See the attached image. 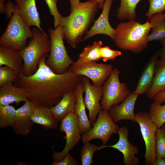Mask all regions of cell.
I'll use <instances>...</instances> for the list:
<instances>
[{"instance_id":"4316f807","label":"cell","mask_w":165,"mask_h":165,"mask_svg":"<svg viewBox=\"0 0 165 165\" xmlns=\"http://www.w3.org/2000/svg\"><path fill=\"white\" fill-rule=\"evenodd\" d=\"M104 44L101 41L94 42L92 45L84 48L79 54L78 59L83 62L96 61L102 59L100 54L101 48Z\"/></svg>"},{"instance_id":"ab89813d","label":"cell","mask_w":165,"mask_h":165,"mask_svg":"<svg viewBox=\"0 0 165 165\" xmlns=\"http://www.w3.org/2000/svg\"><path fill=\"white\" fill-rule=\"evenodd\" d=\"M163 46V47L158 51V54L160 59H165V45Z\"/></svg>"},{"instance_id":"6da1fadb","label":"cell","mask_w":165,"mask_h":165,"mask_svg":"<svg viewBox=\"0 0 165 165\" xmlns=\"http://www.w3.org/2000/svg\"><path fill=\"white\" fill-rule=\"evenodd\" d=\"M49 54L42 57L34 74L19 75L14 82L15 86L26 91L28 100L37 106L47 108L56 105L66 92L74 91L82 82L83 76L75 74L70 68L64 74L54 72L46 63Z\"/></svg>"},{"instance_id":"52a82bcc","label":"cell","mask_w":165,"mask_h":165,"mask_svg":"<svg viewBox=\"0 0 165 165\" xmlns=\"http://www.w3.org/2000/svg\"><path fill=\"white\" fill-rule=\"evenodd\" d=\"M117 68L113 69L103 85V95L100 102L102 110L108 111L113 106L119 104L131 94L124 83H121Z\"/></svg>"},{"instance_id":"ffe728a7","label":"cell","mask_w":165,"mask_h":165,"mask_svg":"<svg viewBox=\"0 0 165 165\" xmlns=\"http://www.w3.org/2000/svg\"><path fill=\"white\" fill-rule=\"evenodd\" d=\"M84 90V85L82 82L74 91L76 97L75 113L78 118L79 128L82 135L89 131L92 128L86 111V106L83 98Z\"/></svg>"},{"instance_id":"e575fe53","label":"cell","mask_w":165,"mask_h":165,"mask_svg":"<svg viewBox=\"0 0 165 165\" xmlns=\"http://www.w3.org/2000/svg\"><path fill=\"white\" fill-rule=\"evenodd\" d=\"M100 54L103 61H113L116 58L122 54L121 52L111 49L108 46H102L100 49Z\"/></svg>"},{"instance_id":"836d02e7","label":"cell","mask_w":165,"mask_h":165,"mask_svg":"<svg viewBox=\"0 0 165 165\" xmlns=\"http://www.w3.org/2000/svg\"><path fill=\"white\" fill-rule=\"evenodd\" d=\"M50 15L54 17V25L55 28L61 25V18L62 16L58 12L57 3L58 0H45Z\"/></svg>"},{"instance_id":"277c9868","label":"cell","mask_w":165,"mask_h":165,"mask_svg":"<svg viewBox=\"0 0 165 165\" xmlns=\"http://www.w3.org/2000/svg\"><path fill=\"white\" fill-rule=\"evenodd\" d=\"M32 31L33 35L28 44L20 51L24 62L22 74L27 76L36 72L42 57L44 54H49L50 48L48 35L35 26Z\"/></svg>"},{"instance_id":"9a60e30c","label":"cell","mask_w":165,"mask_h":165,"mask_svg":"<svg viewBox=\"0 0 165 165\" xmlns=\"http://www.w3.org/2000/svg\"><path fill=\"white\" fill-rule=\"evenodd\" d=\"M113 0H105L102 12L90 29L84 36L82 41L97 35L103 34L109 37L113 41L115 38V29L110 25L108 17Z\"/></svg>"},{"instance_id":"7402d4cb","label":"cell","mask_w":165,"mask_h":165,"mask_svg":"<svg viewBox=\"0 0 165 165\" xmlns=\"http://www.w3.org/2000/svg\"><path fill=\"white\" fill-rule=\"evenodd\" d=\"M76 97L74 91L65 93L61 101L55 105L50 108L59 123L68 114L74 113Z\"/></svg>"},{"instance_id":"4dcf8cb0","label":"cell","mask_w":165,"mask_h":165,"mask_svg":"<svg viewBox=\"0 0 165 165\" xmlns=\"http://www.w3.org/2000/svg\"><path fill=\"white\" fill-rule=\"evenodd\" d=\"M156 158H165V126L158 128L156 132Z\"/></svg>"},{"instance_id":"f6af8a7d","label":"cell","mask_w":165,"mask_h":165,"mask_svg":"<svg viewBox=\"0 0 165 165\" xmlns=\"http://www.w3.org/2000/svg\"><path fill=\"white\" fill-rule=\"evenodd\" d=\"M164 14V15H165V13Z\"/></svg>"},{"instance_id":"7bdbcfd3","label":"cell","mask_w":165,"mask_h":165,"mask_svg":"<svg viewBox=\"0 0 165 165\" xmlns=\"http://www.w3.org/2000/svg\"><path fill=\"white\" fill-rule=\"evenodd\" d=\"M97 2L99 5V9H102L105 0H93Z\"/></svg>"},{"instance_id":"2e32d148","label":"cell","mask_w":165,"mask_h":165,"mask_svg":"<svg viewBox=\"0 0 165 165\" xmlns=\"http://www.w3.org/2000/svg\"><path fill=\"white\" fill-rule=\"evenodd\" d=\"M138 96L133 92L122 102L113 106L108 110L111 118L115 123L121 120L134 121L135 117L134 106Z\"/></svg>"},{"instance_id":"8d00e7d4","label":"cell","mask_w":165,"mask_h":165,"mask_svg":"<svg viewBox=\"0 0 165 165\" xmlns=\"http://www.w3.org/2000/svg\"><path fill=\"white\" fill-rule=\"evenodd\" d=\"M15 6L13 2L9 0L6 5V19H11L12 17V13L14 10Z\"/></svg>"},{"instance_id":"484cf974","label":"cell","mask_w":165,"mask_h":165,"mask_svg":"<svg viewBox=\"0 0 165 165\" xmlns=\"http://www.w3.org/2000/svg\"><path fill=\"white\" fill-rule=\"evenodd\" d=\"M120 4L117 10V16L122 20H135L136 18V8L141 0H120Z\"/></svg>"},{"instance_id":"b9f144b4","label":"cell","mask_w":165,"mask_h":165,"mask_svg":"<svg viewBox=\"0 0 165 165\" xmlns=\"http://www.w3.org/2000/svg\"><path fill=\"white\" fill-rule=\"evenodd\" d=\"M71 6L70 12L72 11L80 2V0H69Z\"/></svg>"},{"instance_id":"5b68a950","label":"cell","mask_w":165,"mask_h":165,"mask_svg":"<svg viewBox=\"0 0 165 165\" xmlns=\"http://www.w3.org/2000/svg\"><path fill=\"white\" fill-rule=\"evenodd\" d=\"M63 30L62 25L54 29H48L50 48L46 63L54 72L57 74L67 72L74 62L68 55L64 44Z\"/></svg>"},{"instance_id":"1f68e13d","label":"cell","mask_w":165,"mask_h":165,"mask_svg":"<svg viewBox=\"0 0 165 165\" xmlns=\"http://www.w3.org/2000/svg\"><path fill=\"white\" fill-rule=\"evenodd\" d=\"M18 75L10 67L6 66H0V86L7 83L14 82Z\"/></svg>"},{"instance_id":"f1b7e54d","label":"cell","mask_w":165,"mask_h":165,"mask_svg":"<svg viewBox=\"0 0 165 165\" xmlns=\"http://www.w3.org/2000/svg\"><path fill=\"white\" fill-rule=\"evenodd\" d=\"M165 104L162 105L154 102L151 104L149 110L148 112L152 121L157 128H160L165 123Z\"/></svg>"},{"instance_id":"d4e9b609","label":"cell","mask_w":165,"mask_h":165,"mask_svg":"<svg viewBox=\"0 0 165 165\" xmlns=\"http://www.w3.org/2000/svg\"><path fill=\"white\" fill-rule=\"evenodd\" d=\"M151 33L147 38L148 42L160 40L165 37V16L163 13H157L150 18Z\"/></svg>"},{"instance_id":"d590c367","label":"cell","mask_w":165,"mask_h":165,"mask_svg":"<svg viewBox=\"0 0 165 165\" xmlns=\"http://www.w3.org/2000/svg\"><path fill=\"white\" fill-rule=\"evenodd\" d=\"M52 165H78L79 163L69 153L61 160L56 161L53 160Z\"/></svg>"},{"instance_id":"30bf717a","label":"cell","mask_w":165,"mask_h":165,"mask_svg":"<svg viewBox=\"0 0 165 165\" xmlns=\"http://www.w3.org/2000/svg\"><path fill=\"white\" fill-rule=\"evenodd\" d=\"M112 67L111 64L98 63L93 61L83 62L78 58L70 68L75 74L90 79L93 85L100 86L109 76Z\"/></svg>"},{"instance_id":"9c48e42d","label":"cell","mask_w":165,"mask_h":165,"mask_svg":"<svg viewBox=\"0 0 165 165\" xmlns=\"http://www.w3.org/2000/svg\"><path fill=\"white\" fill-rule=\"evenodd\" d=\"M90 130L82 135L83 143L94 139H99L106 145L114 134L118 133L119 126L112 120L108 111L102 110Z\"/></svg>"},{"instance_id":"d6986e66","label":"cell","mask_w":165,"mask_h":165,"mask_svg":"<svg viewBox=\"0 0 165 165\" xmlns=\"http://www.w3.org/2000/svg\"><path fill=\"white\" fill-rule=\"evenodd\" d=\"M28 100V94L24 89L13 85L12 82L0 86V105H5L15 103L19 104Z\"/></svg>"},{"instance_id":"74e56055","label":"cell","mask_w":165,"mask_h":165,"mask_svg":"<svg viewBox=\"0 0 165 165\" xmlns=\"http://www.w3.org/2000/svg\"><path fill=\"white\" fill-rule=\"evenodd\" d=\"M152 99L154 103L161 105L165 100V89L157 94Z\"/></svg>"},{"instance_id":"ee69618b","label":"cell","mask_w":165,"mask_h":165,"mask_svg":"<svg viewBox=\"0 0 165 165\" xmlns=\"http://www.w3.org/2000/svg\"><path fill=\"white\" fill-rule=\"evenodd\" d=\"M160 43L163 45H165V37L160 40Z\"/></svg>"},{"instance_id":"60d3db41","label":"cell","mask_w":165,"mask_h":165,"mask_svg":"<svg viewBox=\"0 0 165 165\" xmlns=\"http://www.w3.org/2000/svg\"><path fill=\"white\" fill-rule=\"evenodd\" d=\"M6 0H0V13L1 14H6V5L5 2Z\"/></svg>"},{"instance_id":"e0dca14e","label":"cell","mask_w":165,"mask_h":165,"mask_svg":"<svg viewBox=\"0 0 165 165\" xmlns=\"http://www.w3.org/2000/svg\"><path fill=\"white\" fill-rule=\"evenodd\" d=\"M19 9L20 17L27 26L38 28L43 33L46 34L41 27V20L36 6L35 0H15Z\"/></svg>"},{"instance_id":"7c38bea8","label":"cell","mask_w":165,"mask_h":165,"mask_svg":"<svg viewBox=\"0 0 165 165\" xmlns=\"http://www.w3.org/2000/svg\"><path fill=\"white\" fill-rule=\"evenodd\" d=\"M82 82L85 90L84 101L89 112V120L92 126L95 122L98 114L102 110L100 102L103 95V86L92 84L90 79L83 76Z\"/></svg>"},{"instance_id":"603a6c76","label":"cell","mask_w":165,"mask_h":165,"mask_svg":"<svg viewBox=\"0 0 165 165\" xmlns=\"http://www.w3.org/2000/svg\"><path fill=\"white\" fill-rule=\"evenodd\" d=\"M32 119L34 123L41 125L45 130L55 129L58 126V123L50 108L36 106Z\"/></svg>"},{"instance_id":"8fae6325","label":"cell","mask_w":165,"mask_h":165,"mask_svg":"<svg viewBox=\"0 0 165 165\" xmlns=\"http://www.w3.org/2000/svg\"><path fill=\"white\" fill-rule=\"evenodd\" d=\"M134 122L139 124L144 141L145 165H152L156 158V132L157 127L151 119L148 112H140L135 114Z\"/></svg>"},{"instance_id":"f546056e","label":"cell","mask_w":165,"mask_h":165,"mask_svg":"<svg viewBox=\"0 0 165 165\" xmlns=\"http://www.w3.org/2000/svg\"><path fill=\"white\" fill-rule=\"evenodd\" d=\"M16 109L9 105H0V127L5 128L11 127Z\"/></svg>"},{"instance_id":"f35d334b","label":"cell","mask_w":165,"mask_h":165,"mask_svg":"<svg viewBox=\"0 0 165 165\" xmlns=\"http://www.w3.org/2000/svg\"><path fill=\"white\" fill-rule=\"evenodd\" d=\"M152 165H165V158H156Z\"/></svg>"},{"instance_id":"7a4b0ae2","label":"cell","mask_w":165,"mask_h":165,"mask_svg":"<svg viewBox=\"0 0 165 165\" xmlns=\"http://www.w3.org/2000/svg\"><path fill=\"white\" fill-rule=\"evenodd\" d=\"M99 9L98 4L94 0L80 2L69 15L61 17L64 39L73 48L82 41V38L94 21Z\"/></svg>"},{"instance_id":"3957f363","label":"cell","mask_w":165,"mask_h":165,"mask_svg":"<svg viewBox=\"0 0 165 165\" xmlns=\"http://www.w3.org/2000/svg\"><path fill=\"white\" fill-rule=\"evenodd\" d=\"M151 28L148 21L143 24L135 20L120 23L115 29V44L121 49L141 53L148 47L147 38Z\"/></svg>"},{"instance_id":"8992f818","label":"cell","mask_w":165,"mask_h":165,"mask_svg":"<svg viewBox=\"0 0 165 165\" xmlns=\"http://www.w3.org/2000/svg\"><path fill=\"white\" fill-rule=\"evenodd\" d=\"M15 5L12 17L0 37V45L20 51L27 46V40L33 33L20 17L18 6Z\"/></svg>"},{"instance_id":"83f0119b","label":"cell","mask_w":165,"mask_h":165,"mask_svg":"<svg viewBox=\"0 0 165 165\" xmlns=\"http://www.w3.org/2000/svg\"><path fill=\"white\" fill-rule=\"evenodd\" d=\"M80 152V160L82 165H91L93 163V157L96 151L104 148L103 145L101 146L87 142L84 143Z\"/></svg>"},{"instance_id":"4fadbf2b","label":"cell","mask_w":165,"mask_h":165,"mask_svg":"<svg viewBox=\"0 0 165 165\" xmlns=\"http://www.w3.org/2000/svg\"><path fill=\"white\" fill-rule=\"evenodd\" d=\"M36 106L33 102L28 100L16 110L11 127L16 134L23 136L30 134L34 123L32 117Z\"/></svg>"},{"instance_id":"44dd1931","label":"cell","mask_w":165,"mask_h":165,"mask_svg":"<svg viewBox=\"0 0 165 165\" xmlns=\"http://www.w3.org/2000/svg\"><path fill=\"white\" fill-rule=\"evenodd\" d=\"M23 64V60L20 51L0 46V66H7L20 75L22 74Z\"/></svg>"},{"instance_id":"ac0fdd59","label":"cell","mask_w":165,"mask_h":165,"mask_svg":"<svg viewBox=\"0 0 165 165\" xmlns=\"http://www.w3.org/2000/svg\"><path fill=\"white\" fill-rule=\"evenodd\" d=\"M158 57L157 51L147 62L141 72L137 87L133 92L134 94L139 95L147 94L152 84Z\"/></svg>"},{"instance_id":"cb8c5ba5","label":"cell","mask_w":165,"mask_h":165,"mask_svg":"<svg viewBox=\"0 0 165 165\" xmlns=\"http://www.w3.org/2000/svg\"><path fill=\"white\" fill-rule=\"evenodd\" d=\"M165 89V59L157 60L152 84L146 94L147 97L152 99L158 93Z\"/></svg>"},{"instance_id":"d6a6232c","label":"cell","mask_w":165,"mask_h":165,"mask_svg":"<svg viewBox=\"0 0 165 165\" xmlns=\"http://www.w3.org/2000/svg\"><path fill=\"white\" fill-rule=\"evenodd\" d=\"M149 3L148 10L146 16L149 20L153 15L163 13L165 10V0H148Z\"/></svg>"},{"instance_id":"5bb4252c","label":"cell","mask_w":165,"mask_h":165,"mask_svg":"<svg viewBox=\"0 0 165 165\" xmlns=\"http://www.w3.org/2000/svg\"><path fill=\"white\" fill-rule=\"evenodd\" d=\"M129 131L126 127H119L118 133L119 139L116 143L110 145H103L104 148L110 147L118 150L123 155V163L125 165H138L140 160L136 156L138 154L139 149L134 146L128 140Z\"/></svg>"},{"instance_id":"ba28073f","label":"cell","mask_w":165,"mask_h":165,"mask_svg":"<svg viewBox=\"0 0 165 165\" xmlns=\"http://www.w3.org/2000/svg\"><path fill=\"white\" fill-rule=\"evenodd\" d=\"M59 130L61 132L65 133L66 135L64 138L66 143L61 152L53 151V159L57 161L62 160L69 153L82 138L78 118L74 113H68L61 120Z\"/></svg>"}]
</instances>
